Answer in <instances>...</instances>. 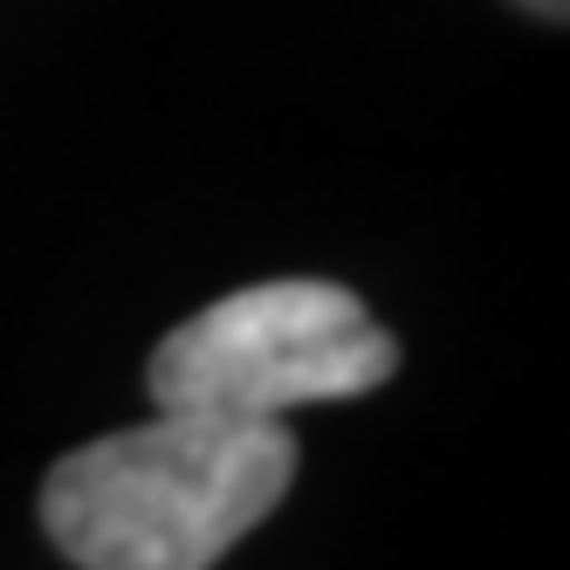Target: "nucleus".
<instances>
[{
  "instance_id": "f257e3e1",
  "label": "nucleus",
  "mask_w": 570,
  "mask_h": 570,
  "mask_svg": "<svg viewBox=\"0 0 570 570\" xmlns=\"http://www.w3.org/2000/svg\"><path fill=\"white\" fill-rule=\"evenodd\" d=\"M296 481V433L158 413L62 454L42 481L49 543L76 570H214Z\"/></svg>"
},
{
  "instance_id": "7ed1b4c3",
  "label": "nucleus",
  "mask_w": 570,
  "mask_h": 570,
  "mask_svg": "<svg viewBox=\"0 0 570 570\" xmlns=\"http://www.w3.org/2000/svg\"><path fill=\"white\" fill-rule=\"evenodd\" d=\"M515 8H529V14H543V21H563V14H570V0H515Z\"/></svg>"
},
{
  "instance_id": "f03ea898",
  "label": "nucleus",
  "mask_w": 570,
  "mask_h": 570,
  "mask_svg": "<svg viewBox=\"0 0 570 570\" xmlns=\"http://www.w3.org/2000/svg\"><path fill=\"white\" fill-rule=\"evenodd\" d=\"M399 372V344L337 282H255L173 337H158L145 392L158 413H207L275 426L296 405L379 392Z\"/></svg>"
}]
</instances>
